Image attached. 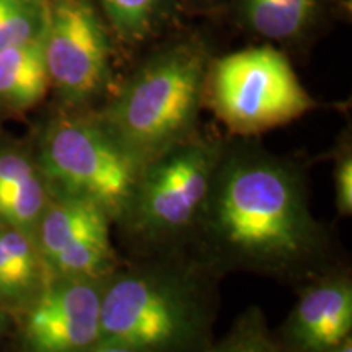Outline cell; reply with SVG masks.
<instances>
[{
	"instance_id": "ba28073f",
	"label": "cell",
	"mask_w": 352,
	"mask_h": 352,
	"mask_svg": "<svg viewBox=\"0 0 352 352\" xmlns=\"http://www.w3.org/2000/svg\"><path fill=\"white\" fill-rule=\"evenodd\" d=\"M111 217L95 202L52 196L39 219L34 241L56 277L107 279L116 270Z\"/></svg>"
},
{
	"instance_id": "8992f818",
	"label": "cell",
	"mask_w": 352,
	"mask_h": 352,
	"mask_svg": "<svg viewBox=\"0 0 352 352\" xmlns=\"http://www.w3.org/2000/svg\"><path fill=\"white\" fill-rule=\"evenodd\" d=\"M222 152L219 142L191 138L144 165L118 223L144 246L189 236Z\"/></svg>"
},
{
	"instance_id": "9c48e42d",
	"label": "cell",
	"mask_w": 352,
	"mask_h": 352,
	"mask_svg": "<svg viewBox=\"0 0 352 352\" xmlns=\"http://www.w3.org/2000/svg\"><path fill=\"white\" fill-rule=\"evenodd\" d=\"M104 279L56 277L25 320L26 352H90L100 344Z\"/></svg>"
},
{
	"instance_id": "7c38bea8",
	"label": "cell",
	"mask_w": 352,
	"mask_h": 352,
	"mask_svg": "<svg viewBox=\"0 0 352 352\" xmlns=\"http://www.w3.org/2000/svg\"><path fill=\"white\" fill-rule=\"evenodd\" d=\"M43 263L33 235L16 228H0V294L21 297L33 292Z\"/></svg>"
},
{
	"instance_id": "e0dca14e",
	"label": "cell",
	"mask_w": 352,
	"mask_h": 352,
	"mask_svg": "<svg viewBox=\"0 0 352 352\" xmlns=\"http://www.w3.org/2000/svg\"><path fill=\"white\" fill-rule=\"evenodd\" d=\"M39 173V168L25 153L16 151L0 152V197L15 191L30 178Z\"/></svg>"
},
{
	"instance_id": "5b68a950",
	"label": "cell",
	"mask_w": 352,
	"mask_h": 352,
	"mask_svg": "<svg viewBox=\"0 0 352 352\" xmlns=\"http://www.w3.org/2000/svg\"><path fill=\"white\" fill-rule=\"evenodd\" d=\"M204 95L220 121L239 135H256L315 107L283 52L258 46L209 64Z\"/></svg>"
},
{
	"instance_id": "ac0fdd59",
	"label": "cell",
	"mask_w": 352,
	"mask_h": 352,
	"mask_svg": "<svg viewBox=\"0 0 352 352\" xmlns=\"http://www.w3.org/2000/svg\"><path fill=\"white\" fill-rule=\"evenodd\" d=\"M334 192L336 208L342 217L352 214V155L349 148H342L334 164Z\"/></svg>"
},
{
	"instance_id": "52a82bcc",
	"label": "cell",
	"mask_w": 352,
	"mask_h": 352,
	"mask_svg": "<svg viewBox=\"0 0 352 352\" xmlns=\"http://www.w3.org/2000/svg\"><path fill=\"white\" fill-rule=\"evenodd\" d=\"M41 39L50 80L64 100L82 104L103 91L109 76V43L88 3H56L44 13Z\"/></svg>"
},
{
	"instance_id": "d6986e66",
	"label": "cell",
	"mask_w": 352,
	"mask_h": 352,
	"mask_svg": "<svg viewBox=\"0 0 352 352\" xmlns=\"http://www.w3.org/2000/svg\"><path fill=\"white\" fill-rule=\"evenodd\" d=\"M324 352H352V338L347 336L338 344H334L333 347H329Z\"/></svg>"
},
{
	"instance_id": "277c9868",
	"label": "cell",
	"mask_w": 352,
	"mask_h": 352,
	"mask_svg": "<svg viewBox=\"0 0 352 352\" xmlns=\"http://www.w3.org/2000/svg\"><path fill=\"white\" fill-rule=\"evenodd\" d=\"M39 171L52 196L95 202L118 222L129 204L140 166L98 118L63 116L44 132Z\"/></svg>"
},
{
	"instance_id": "9a60e30c",
	"label": "cell",
	"mask_w": 352,
	"mask_h": 352,
	"mask_svg": "<svg viewBox=\"0 0 352 352\" xmlns=\"http://www.w3.org/2000/svg\"><path fill=\"white\" fill-rule=\"evenodd\" d=\"M43 26L33 0H0V51L38 38Z\"/></svg>"
},
{
	"instance_id": "30bf717a",
	"label": "cell",
	"mask_w": 352,
	"mask_h": 352,
	"mask_svg": "<svg viewBox=\"0 0 352 352\" xmlns=\"http://www.w3.org/2000/svg\"><path fill=\"white\" fill-rule=\"evenodd\" d=\"M351 333V277L324 271L303 289L285 320L279 342L289 352H324Z\"/></svg>"
},
{
	"instance_id": "4fadbf2b",
	"label": "cell",
	"mask_w": 352,
	"mask_h": 352,
	"mask_svg": "<svg viewBox=\"0 0 352 352\" xmlns=\"http://www.w3.org/2000/svg\"><path fill=\"white\" fill-rule=\"evenodd\" d=\"M316 12V0H243V13L254 32L270 39L300 34Z\"/></svg>"
},
{
	"instance_id": "8fae6325",
	"label": "cell",
	"mask_w": 352,
	"mask_h": 352,
	"mask_svg": "<svg viewBox=\"0 0 352 352\" xmlns=\"http://www.w3.org/2000/svg\"><path fill=\"white\" fill-rule=\"evenodd\" d=\"M41 34L0 51V101L16 109L34 107L50 87Z\"/></svg>"
},
{
	"instance_id": "7a4b0ae2",
	"label": "cell",
	"mask_w": 352,
	"mask_h": 352,
	"mask_svg": "<svg viewBox=\"0 0 352 352\" xmlns=\"http://www.w3.org/2000/svg\"><path fill=\"white\" fill-rule=\"evenodd\" d=\"M214 277L197 258L118 266L103 284L100 344L138 352H204L212 344L217 314Z\"/></svg>"
},
{
	"instance_id": "6da1fadb",
	"label": "cell",
	"mask_w": 352,
	"mask_h": 352,
	"mask_svg": "<svg viewBox=\"0 0 352 352\" xmlns=\"http://www.w3.org/2000/svg\"><path fill=\"white\" fill-rule=\"evenodd\" d=\"M189 236L196 258L214 274L316 277L329 252L302 171L254 147L223 148Z\"/></svg>"
},
{
	"instance_id": "5bb4252c",
	"label": "cell",
	"mask_w": 352,
	"mask_h": 352,
	"mask_svg": "<svg viewBox=\"0 0 352 352\" xmlns=\"http://www.w3.org/2000/svg\"><path fill=\"white\" fill-rule=\"evenodd\" d=\"M204 352H289L267 327L261 308L250 307L239 315L222 340L212 342Z\"/></svg>"
},
{
	"instance_id": "2e32d148",
	"label": "cell",
	"mask_w": 352,
	"mask_h": 352,
	"mask_svg": "<svg viewBox=\"0 0 352 352\" xmlns=\"http://www.w3.org/2000/svg\"><path fill=\"white\" fill-rule=\"evenodd\" d=\"M114 30L126 39H139L155 19L158 0H101Z\"/></svg>"
},
{
	"instance_id": "ffe728a7",
	"label": "cell",
	"mask_w": 352,
	"mask_h": 352,
	"mask_svg": "<svg viewBox=\"0 0 352 352\" xmlns=\"http://www.w3.org/2000/svg\"><path fill=\"white\" fill-rule=\"evenodd\" d=\"M90 352H138V351H132L127 349V347H121V346H108V344H100L96 346L94 351Z\"/></svg>"
},
{
	"instance_id": "3957f363",
	"label": "cell",
	"mask_w": 352,
	"mask_h": 352,
	"mask_svg": "<svg viewBox=\"0 0 352 352\" xmlns=\"http://www.w3.org/2000/svg\"><path fill=\"white\" fill-rule=\"evenodd\" d=\"M208 67L204 52L189 44L160 52L96 118L142 168L192 138Z\"/></svg>"
}]
</instances>
